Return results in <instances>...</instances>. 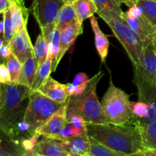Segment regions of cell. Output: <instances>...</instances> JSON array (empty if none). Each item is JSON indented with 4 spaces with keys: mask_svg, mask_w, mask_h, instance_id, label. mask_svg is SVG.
Segmentation results:
<instances>
[{
    "mask_svg": "<svg viewBox=\"0 0 156 156\" xmlns=\"http://www.w3.org/2000/svg\"><path fill=\"white\" fill-rule=\"evenodd\" d=\"M12 53V49L8 44H3L0 47V58L3 59H6V58Z\"/></svg>",
    "mask_w": 156,
    "mask_h": 156,
    "instance_id": "f35d334b",
    "label": "cell"
},
{
    "mask_svg": "<svg viewBox=\"0 0 156 156\" xmlns=\"http://www.w3.org/2000/svg\"><path fill=\"white\" fill-rule=\"evenodd\" d=\"M33 155L39 156H69L61 140L43 136L37 143L33 150Z\"/></svg>",
    "mask_w": 156,
    "mask_h": 156,
    "instance_id": "5bb4252c",
    "label": "cell"
},
{
    "mask_svg": "<svg viewBox=\"0 0 156 156\" xmlns=\"http://www.w3.org/2000/svg\"><path fill=\"white\" fill-rule=\"evenodd\" d=\"M0 82L3 85L12 82L10 73L5 63H0Z\"/></svg>",
    "mask_w": 156,
    "mask_h": 156,
    "instance_id": "8d00e7d4",
    "label": "cell"
},
{
    "mask_svg": "<svg viewBox=\"0 0 156 156\" xmlns=\"http://www.w3.org/2000/svg\"><path fill=\"white\" fill-rule=\"evenodd\" d=\"M82 134H88L87 131L85 129H82L80 127L74 126L73 124L69 123H67L66 126H64L63 129L61 130V132L59 134L53 137V139H56V140H59L61 141L62 140H67V139L70 138L73 136H76L82 135Z\"/></svg>",
    "mask_w": 156,
    "mask_h": 156,
    "instance_id": "4dcf8cb0",
    "label": "cell"
},
{
    "mask_svg": "<svg viewBox=\"0 0 156 156\" xmlns=\"http://www.w3.org/2000/svg\"><path fill=\"white\" fill-rule=\"evenodd\" d=\"M138 126L141 133L143 148L156 149V119L146 124Z\"/></svg>",
    "mask_w": 156,
    "mask_h": 156,
    "instance_id": "7402d4cb",
    "label": "cell"
},
{
    "mask_svg": "<svg viewBox=\"0 0 156 156\" xmlns=\"http://www.w3.org/2000/svg\"><path fill=\"white\" fill-rule=\"evenodd\" d=\"M97 13L111 27L114 36L127 53L133 67L138 66L141 62L145 45L136 33L121 15L106 10L98 11Z\"/></svg>",
    "mask_w": 156,
    "mask_h": 156,
    "instance_id": "277c9868",
    "label": "cell"
},
{
    "mask_svg": "<svg viewBox=\"0 0 156 156\" xmlns=\"http://www.w3.org/2000/svg\"><path fill=\"white\" fill-rule=\"evenodd\" d=\"M66 2H69V3H73L76 0H65Z\"/></svg>",
    "mask_w": 156,
    "mask_h": 156,
    "instance_id": "bcb514c9",
    "label": "cell"
},
{
    "mask_svg": "<svg viewBox=\"0 0 156 156\" xmlns=\"http://www.w3.org/2000/svg\"><path fill=\"white\" fill-rule=\"evenodd\" d=\"M76 19L79 18L73 3L66 2L58 12L57 17L55 21L56 28L60 30L61 29Z\"/></svg>",
    "mask_w": 156,
    "mask_h": 156,
    "instance_id": "44dd1931",
    "label": "cell"
},
{
    "mask_svg": "<svg viewBox=\"0 0 156 156\" xmlns=\"http://www.w3.org/2000/svg\"><path fill=\"white\" fill-rule=\"evenodd\" d=\"M62 143L69 156H88L90 142L88 134L70 137Z\"/></svg>",
    "mask_w": 156,
    "mask_h": 156,
    "instance_id": "2e32d148",
    "label": "cell"
},
{
    "mask_svg": "<svg viewBox=\"0 0 156 156\" xmlns=\"http://www.w3.org/2000/svg\"><path fill=\"white\" fill-rule=\"evenodd\" d=\"M76 13L81 23L97 13L98 9L93 0H76L73 2Z\"/></svg>",
    "mask_w": 156,
    "mask_h": 156,
    "instance_id": "603a6c76",
    "label": "cell"
},
{
    "mask_svg": "<svg viewBox=\"0 0 156 156\" xmlns=\"http://www.w3.org/2000/svg\"><path fill=\"white\" fill-rule=\"evenodd\" d=\"M5 65L9 69V73H10L12 82V83H17L18 79H19L22 64L20 62L18 58L12 53L6 58Z\"/></svg>",
    "mask_w": 156,
    "mask_h": 156,
    "instance_id": "f546056e",
    "label": "cell"
},
{
    "mask_svg": "<svg viewBox=\"0 0 156 156\" xmlns=\"http://www.w3.org/2000/svg\"><path fill=\"white\" fill-rule=\"evenodd\" d=\"M3 30H4V22L3 21H0V34H3Z\"/></svg>",
    "mask_w": 156,
    "mask_h": 156,
    "instance_id": "ee69618b",
    "label": "cell"
},
{
    "mask_svg": "<svg viewBox=\"0 0 156 156\" xmlns=\"http://www.w3.org/2000/svg\"><path fill=\"white\" fill-rule=\"evenodd\" d=\"M3 14V22H4V30H3V41L5 44H9L11 40L15 35V30H14L13 24L12 20V14H11L10 8L2 12Z\"/></svg>",
    "mask_w": 156,
    "mask_h": 156,
    "instance_id": "f1b7e54d",
    "label": "cell"
},
{
    "mask_svg": "<svg viewBox=\"0 0 156 156\" xmlns=\"http://www.w3.org/2000/svg\"><path fill=\"white\" fill-rule=\"evenodd\" d=\"M89 78H88V75L85 73H79L76 75V76L73 79V82L72 83L73 85H81V84L86 83L89 81Z\"/></svg>",
    "mask_w": 156,
    "mask_h": 156,
    "instance_id": "74e56055",
    "label": "cell"
},
{
    "mask_svg": "<svg viewBox=\"0 0 156 156\" xmlns=\"http://www.w3.org/2000/svg\"><path fill=\"white\" fill-rule=\"evenodd\" d=\"M152 1H155V2H156V0H152Z\"/></svg>",
    "mask_w": 156,
    "mask_h": 156,
    "instance_id": "c3c4849f",
    "label": "cell"
},
{
    "mask_svg": "<svg viewBox=\"0 0 156 156\" xmlns=\"http://www.w3.org/2000/svg\"><path fill=\"white\" fill-rule=\"evenodd\" d=\"M26 155L21 141L8 135L0 128V156Z\"/></svg>",
    "mask_w": 156,
    "mask_h": 156,
    "instance_id": "ac0fdd59",
    "label": "cell"
},
{
    "mask_svg": "<svg viewBox=\"0 0 156 156\" xmlns=\"http://www.w3.org/2000/svg\"><path fill=\"white\" fill-rule=\"evenodd\" d=\"M135 155L140 156H156V149L142 148Z\"/></svg>",
    "mask_w": 156,
    "mask_h": 156,
    "instance_id": "ab89813d",
    "label": "cell"
},
{
    "mask_svg": "<svg viewBox=\"0 0 156 156\" xmlns=\"http://www.w3.org/2000/svg\"><path fill=\"white\" fill-rule=\"evenodd\" d=\"M104 75L103 72L98 73L89 79L88 85L82 94L69 97L67 111L81 116L86 123H108L96 92L98 84Z\"/></svg>",
    "mask_w": 156,
    "mask_h": 156,
    "instance_id": "3957f363",
    "label": "cell"
},
{
    "mask_svg": "<svg viewBox=\"0 0 156 156\" xmlns=\"http://www.w3.org/2000/svg\"><path fill=\"white\" fill-rule=\"evenodd\" d=\"M52 73V61L47 58V60L37 69L34 80L30 87V93L37 91L40 87L46 82L47 79L50 76Z\"/></svg>",
    "mask_w": 156,
    "mask_h": 156,
    "instance_id": "cb8c5ba5",
    "label": "cell"
},
{
    "mask_svg": "<svg viewBox=\"0 0 156 156\" xmlns=\"http://www.w3.org/2000/svg\"><path fill=\"white\" fill-rule=\"evenodd\" d=\"M65 3V0H33L30 11L41 30L55 24L58 12Z\"/></svg>",
    "mask_w": 156,
    "mask_h": 156,
    "instance_id": "ba28073f",
    "label": "cell"
},
{
    "mask_svg": "<svg viewBox=\"0 0 156 156\" xmlns=\"http://www.w3.org/2000/svg\"><path fill=\"white\" fill-rule=\"evenodd\" d=\"M101 104L108 123L123 125L129 123L132 120L133 113L129 95L115 86L111 79Z\"/></svg>",
    "mask_w": 156,
    "mask_h": 156,
    "instance_id": "5b68a950",
    "label": "cell"
},
{
    "mask_svg": "<svg viewBox=\"0 0 156 156\" xmlns=\"http://www.w3.org/2000/svg\"><path fill=\"white\" fill-rule=\"evenodd\" d=\"M8 45L11 47L12 53L18 58L21 64L34 55V46L27 32V26L15 34Z\"/></svg>",
    "mask_w": 156,
    "mask_h": 156,
    "instance_id": "8fae6325",
    "label": "cell"
},
{
    "mask_svg": "<svg viewBox=\"0 0 156 156\" xmlns=\"http://www.w3.org/2000/svg\"><path fill=\"white\" fill-rule=\"evenodd\" d=\"M119 4H125L126 5L131 7V6L136 5L138 2V0H117Z\"/></svg>",
    "mask_w": 156,
    "mask_h": 156,
    "instance_id": "60d3db41",
    "label": "cell"
},
{
    "mask_svg": "<svg viewBox=\"0 0 156 156\" xmlns=\"http://www.w3.org/2000/svg\"><path fill=\"white\" fill-rule=\"evenodd\" d=\"M133 82L138 90L139 101L147 104L149 114L143 119H132L130 123L138 125L146 124L156 119V85L149 83L134 73Z\"/></svg>",
    "mask_w": 156,
    "mask_h": 156,
    "instance_id": "9c48e42d",
    "label": "cell"
},
{
    "mask_svg": "<svg viewBox=\"0 0 156 156\" xmlns=\"http://www.w3.org/2000/svg\"><path fill=\"white\" fill-rule=\"evenodd\" d=\"M9 8L15 34L27 26L30 9L24 5V0H11Z\"/></svg>",
    "mask_w": 156,
    "mask_h": 156,
    "instance_id": "e0dca14e",
    "label": "cell"
},
{
    "mask_svg": "<svg viewBox=\"0 0 156 156\" xmlns=\"http://www.w3.org/2000/svg\"><path fill=\"white\" fill-rule=\"evenodd\" d=\"M59 45H60V30L55 28L53 30L50 41L48 43V56L47 58L52 61V73L55 72L57 64V57L59 52Z\"/></svg>",
    "mask_w": 156,
    "mask_h": 156,
    "instance_id": "d4e9b609",
    "label": "cell"
},
{
    "mask_svg": "<svg viewBox=\"0 0 156 156\" xmlns=\"http://www.w3.org/2000/svg\"><path fill=\"white\" fill-rule=\"evenodd\" d=\"M89 142L90 149L88 156H123L122 154L112 150L91 136H89Z\"/></svg>",
    "mask_w": 156,
    "mask_h": 156,
    "instance_id": "4316f807",
    "label": "cell"
},
{
    "mask_svg": "<svg viewBox=\"0 0 156 156\" xmlns=\"http://www.w3.org/2000/svg\"><path fill=\"white\" fill-rule=\"evenodd\" d=\"M37 91L49 98L59 103H66L69 97L66 85L57 82L50 76L40 87Z\"/></svg>",
    "mask_w": 156,
    "mask_h": 156,
    "instance_id": "9a60e30c",
    "label": "cell"
},
{
    "mask_svg": "<svg viewBox=\"0 0 156 156\" xmlns=\"http://www.w3.org/2000/svg\"><path fill=\"white\" fill-rule=\"evenodd\" d=\"M93 1L97 7L98 11H110L121 16L123 15V12L117 0H93Z\"/></svg>",
    "mask_w": 156,
    "mask_h": 156,
    "instance_id": "1f68e13d",
    "label": "cell"
},
{
    "mask_svg": "<svg viewBox=\"0 0 156 156\" xmlns=\"http://www.w3.org/2000/svg\"><path fill=\"white\" fill-rule=\"evenodd\" d=\"M67 107H68V103L66 101L65 105L58 110L54 114H53L45 123H44L35 131V133H37L42 136H47L50 138H53L57 134H59L66 124L68 123L66 117Z\"/></svg>",
    "mask_w": 156,
    "mask_h": 156,
    "instance_id": "7c38bea8",
    "label": "cell"
},
{
    "mask_svg": "<svg viewBox=\"0 0 156 156\" xmlns=\"http://www.w3.org/2000/svg\"><path fill=\"white\" fill-rule=\"evenodd\" d=\"M136 5L140 6L142 13L148 21L156 27V2L152 0H138Z\"/></svg>",
    "mask_w": 156,
    "mask_h": 156,
    "instance_id": "83f0119b",
    "label": "cell"
},
{
    "mask_svg": "<svg viewBox=\"0 0 156 156\" xmlns=\"http://www.w3.org/2000/svg\"><path fill=\"white\" fill-rule=\"evenodd\" d=\"M30 93V88L26 85L12 82L4 85L0 105V128L18 140L16 127L18 123L24 120Z\"/></svg>",
    "mask_w": 156,
    "mask_h": 156,
    "instance_id": "7a4b0ae2",
    "label": "cell"
},
{
    "mask_svg": "<svg viewBox=\"0 0 156 156\" xmlns=\"http://www.w3.org/2000/svg\"><path fill=\"white\" fill-rule=\"evenodd\" d=\"M1 13H2V12H0V14H1Z\"/></svg>",
    "mask_w": 156,
    "mask_h": 156,
    "instance_id": "681fc988",
    "label": "cell"
},
{
    "mask_svg": "<svg viewBox=\"0 0 156 156\" xmlns=\"http://www.w3.org/2000/svg\"><path fill=\"white\" fill-rule=\"evenodd\" d=\"M48 56V44L42 33H40L34 45V56L37 68H39L47 59Z\"/></svg>",
    "mask_w": 156,
    "mask_h": 156,
    "instance_id": "484cf974",
    "label": "cell"
},
{
    "mask_svg": "<svg viewBox=\"0 0 156 156\" xmlns=\"http://www.w3.org/2000/svg\"><path fill=\"white\" fill-rule=\"evenodd\" d=\"M131 110L133 113V119L140 120L147 117L149 114V107L143 101L131 102Z\"/></svg>",
    "mask_w": 156,
    "mask_h": 156,
    "instance_id": "d6a6232c",
    "label": "cell"
},
{
    "mask_svg": "<svg viewBox=\"0 0 156 156\" xmlns=\"http://www.w3.org/2000/svg\"><path fill=\"white\" fill-rule=\"evenodd\" d=\"M87 133L123 156L135 155L143 148L140 126L136 123L117 125L87 123Z\"/></svg>",
    "mask_w": 156,
    "mask_h": 156,
    "instance_id": "6da1fadb",
    "label": "cell"
},
{
    "mask_svg": "<svg viewBox=\"0 0 156 156\" xmlns=\"http://www.w3.org/2000/svg\"><path fill=\"white\" fill-rule=\"evenodd\" d=\"M66 117L68 123H72V124H73L74 126L82 128V129L87 131V123L81 116L78 115V114H74V113L67 111Z\"/></svg>",
    "mask_w": 156,
    "mask_h": 156,
    "instance_id": "e575fe53",
    "label": "cell"
},
{
    "mask_svg": "<svg viewBox=\"0 0 156 156\" xmlns=\"http://www.w3.org/2000/svg\"><path fill=\"white\" fill-rule=\"evenodd\" d=\"M153 47H155V49H156V34L155 38H154V41H153Z\"/></svg>",
    "mask_w": 156,
    "mask_h": 156,
    "instance_id": "f6af8a7d",
    "label": "cell"
},
{
    "mask_svg": "<svg viewBox=\"0 0 156 156\" xmlns=\"http://www.w3.org/2000/svg\"><path fill=\"white\" fill-rule=\"evenodd\" d=\"M122 16L131 28L136 33L145 47L153 46L154 38L156 34V27L149 22L143 15L140 6L137 5L131 6L127 12H123Z\"/></svg>",
    "mask_w": 156,
    "mask_h": 156,
    "instance_id": "52a82bcc",
    "label": "cell"
},
{
    "mask_svg": "<svg viewBox=\"0 0 156 156\" xmlns=\"http://www.w3.org/2000/svg\"><path fill=\"white\" fill-rule=\"evenodd\" d=\"M37 69L34 56V55H32L31 56H30L28 59L24 61V63H22L21 73H20L19 79H18L17 83L26 85L30 88L34 80L35 75L37 71Z\"/></svg>",
    "mask_w": 156,
    "mask_h": 156,
    "instance_id": "ffe728a7",
    "label": "cell"
},
{
    "mask_svg": "<svg viewBox=\"0 0 156 156\" xmlns=\"http://www.w3.org/2000/svg\"><path fill=\"white\" fill-rule=\"evenodd\" d=\"M90 22H91V27L94 32V44H95L96 50L101 59V62H105L108 54L110 45L109 41L108 39V37L101 30L97 18L94 15L90 18Z\"/></svg>",
    "mask_w": 156,
    "mask_h": 156,
    "instance_id": "d6986e66",
    "label": "cell"
},
{
    "mask_svg": "<svg viewBox=\"0 0 156 156\" xmlns=\"http://www.w3.org/2000/svg\"><path fill=\"white\" fill-rule=\"evenodd\" d=\"M66 103L55 101L38 91L30 93L24 120L29 124L32 133L34 134L35 131Z\"/></svg>",
    "mask_w": 156,
    "mask_h": 156,
    "instance_id": "8992f818",
    "label": "cell"
},
{
    "mask_svg": "<svg viewBox=\"0 0 156 156\" xmlns=\"http://www.w3.org/2000/svg\"><path fill=\"white\" fill-rule=\"evenodd\" d=\"M3 44H4V41H3V39H2V38L0 37V47H1V46Z\"/></svg>",
    "mask_w": 156,
    "mask_h": 156,
    "instance_id": "7dc6e473",
    "label": "cell"
},
{
    "mask_svg": "<svg viewBox=\"0 0 156 156\" xmlns=\"http://www.w3.org/2000/svg\"><path fill=\"white\" fill-rule=\"evenodd\" d=\"M134 68V73L149 83L156 85V49L146 46L143 49L140 64Z\"/></svg>",
    "mask_w": 156,
    "mask_h": 156,
    "instance_id": "30bf717a",
    "label": "cell"
},
{
    "mask_svg": "<svg viewBox=\"0 0 156 156\" xmlns=\"http://www.w3.org/2000/svg\"><path fill=\"white\" fill-rule=\"evenodd\" d=\"M3 91H4V85L0 82V105H1L2 99L3 95Z\"/></svg>",
    "mask_w": 156,
    "mask_h": 156,
    "instance_id": "7bdbcfd3",
    "label": "cell"
},
{
    "mask_svg": "<svg viewBox=\"0 0 156 156\" xmlns=\"http://www.w3.org/2000/svg\"><path fill=\"white\" fill-rule=\"evenodd\" d=\"M11 0H0V12L2 13L10 5Z\"/></svg>",
    "mask_w": 156,
    "mask_h": 156,
    "instance_id": "b9f144b4",
    "label": "cell"
},
{
    "mask_svg": "<svg viewBox=\"0 0 156 156\" xmlns=\"http://www.w3.org/2000/svg\"><path fill=\"white\" fill-rule=\"evenodd\" d=\"M82 23L79 19H76L64 27L60 30V45H59V52L57 57V64L60 62L61 59L64 56L67 50L70 48L76 38L82 34Z\"/></svg>",
    "mask_w": 156,
    "mask_h": 156,
    "instance_id": "4fadbf2b",
    "label": "cell"
},
{
    "mask_svg": "<svg viewBox=\"0 0 156 156\" xmlns=\"http://www.w3.org/2000/svg\"><path fill=\"white\" fill-rule=\"evenodd\" d=\"M88 82L86 83L81 84V85H73V83H69L66 85L67 92L69 96H77L82 94L88 85Z\"/></svg>",
    "mask_w": 156,
    "mask_h": 156,
    "instance_id": "d590c367",
    "label": "cell"
},
{
    "mask_svg": "<svg viewBox=\"0 0 156 156\" xmlns=\"http://www.w3.org/2000/svg\"><path fill=\"white\" fill-rule=\"evenodd\" d=\"M41 136L39 133H35L31 136L26 138L21 141V146L25 152L26 155H33V150L37 143L39 141V137Z\"/></svg>",
    "mask_w": 156,
    "mask_h": 156,
    "instance_id": "836d02e7",
    "label": "cell"
}]
</instances>
